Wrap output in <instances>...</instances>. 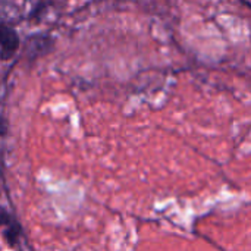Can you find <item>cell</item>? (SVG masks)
Instances as JSON below:
<instances>
[{"label":"cell","instance_id":"obj_1","mask_svg":"<svg viewBox=\"0 0 251 251\" xmlns=\"http://www.w3.org/2000/svg\"><path fill=\"white\" fill-rule=\"evenodd\" d=\"M0 44L3 49L9 50V54H12L18 49V34H15V31L7 26H1L0 28Z\"/></svg>","mask_w":251,"mask_h":251}]
</instances>
